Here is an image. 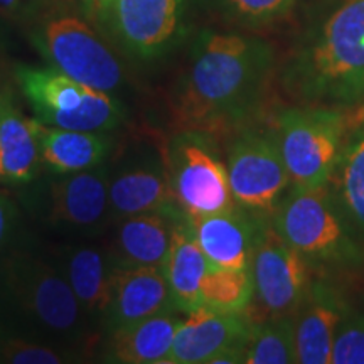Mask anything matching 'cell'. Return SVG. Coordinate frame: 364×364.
<instances>
[{
	"instance_id": "18",
	"label": "cell",
	"mask_w": 364,
	"mask_h": 364,
	"mask_svg": "<svg viewBox=\"0 0 364 364\" xmlns=\"http://www.w3.org/2000/svg\"><path fill=\"white\" fill-rule=\"evenodd\" d=\"M297 312L294 318L297 363L331 364L336 332L346 316L339 295L327 285H312Z\"/></svg>"
},
{
	"instance_id": "2",
	"label": "cell",
	"mask_w": 364,
	"mask_h": 364,
	"mask_svg": "<svg viewBox=\"0 0 364 364\" xmlns=\"http://www.w3.org/2000/svg\"><path fill=\"white\" fill-rule=\"evenodd\" d=\"M284 81L295 97L321 107L364 98V0H318Z\"/></svg>"
},
{
	"instance_id": "25",
	"label": "cell",
	"mask_w": 364,
	"mask_h": 364,
	"mask_svg": "<svg viewBox=\"0 0 364 364\" xmlns=\"http://www.w3.org/2000/svg\"><path fill=\"white\" fill-rule=\"evenodd\" d=\"M299 0H199L209 14L228 26L262 29L289 16Z\"/></svg>"
},
{
	"instance_id": "26",
	"label": "cell",
	"mask_w": 364,
	"mask_h": 364,
	"mask_svg": "<svg viewBox=\"0 0 364 364\" xmlns=\"http://www.w3.org/2000/svg\"><path fill=\"white\" fill-rule=\"evenodd\" d=\"M253 297L250 270H230L211 267L201 284V309L241 314Z\"/></svg>"
},
{
	"instance_id": "10",
	"label": "cell",
	"mask_w": 364,
	"mask_h": 364,
	"mask_svg": "<svg viewBox=\"0 0 364 364\" xmlns=\"http://www.w3.org/2000/svg\"><path fill=\"white\" fill-rule=\"evenodd\" d=\"M228 177L236 206L252 215L273 213L290 184L284 156L272 134H243L228 156Z\"/></svg>"
},
{
	"instance_id": "27",
	"label": "cell",
	"mask_w": 364,
	"mask_h": 364,
	"mask_svg": "<svg viewBox=\"0 0 364 364\" xmlns=\"http://www.w3.org/2000/svg\"><path fill=\"white\" fill-rule=\"evenodd\" d=\"M247 364H290L297 363L294 318H273L262 326H252L247 348Z\"/></svg>"
},
{
	"instance_id": "20",
	"label": "cell",
	"mask_w": 364,
	"mask_h": 364,
	"mask_svg": "<svg viewBox=\"0 0 364 364\" xmlns=\"http://www.w3.org/2000/svg\"><path fill=\"white\" fill-rule=\"evenodd\" d=\"M182 321L184 318L172 312H164L110 332L108 361L124 364L167 363Z\"/></svg>"
},
{
	"instance_id": "23",
	"label": "cell",
	"mask_w": 364,
	"mask_h": 364,
	"mask_svg": "<svg viewBox=\"0 0 364 364\" xmlns=\"http://www.w3.org/2000/svg\"><path fill=\"white\" fill-rule=\"evenodd\" d=\"M43 164L34 118L22 117L7 102L0 113V181L24 184L36 179Z\"/></svg>"
},
{
	"instance_id": "28",
	"label": "cell",
	"mask_w": 364,
	"mask_h": 364,
	"mask_svg": "<svg viewBox=\"0 0 364 364\" xmlns=\"http://www.w3.org/2000/svg\"><path fill=\"white\" fill-rule=\"evenodd\" d=\"M78 353L73 349L59 348L41 341L4 336L0 338V361L12 364H63L73 363Z\"/></svg>"
},
{
	"instance_id": "4",
	"label": "cell",
	"mask_w": 364,
	"mask_h": 364,
	"mask_svg": "<svg viewBox=\"0 0 364 364\" xmlns=\"http://www.w3.org/2000/svg\"><path fill=\"white\" fill-rule=\"evenodd\" d=\"M31 22V43L49 66L107 93L122 85L124 66L113 51V44L78 12L48 7Z\"/></svg>"
},
{
	"instance_id": "33",
	"label": "cell",
	"mask_w": 364,
	"mask_h": 364,
	"mask_svg": "<svg viewBox=\"0 0 364 364\" xmlns=\"http://www.w3.org/2000/svg\"><path fill=\"white\" fill-rule=\"evenodd\" d=\"M83 2H86V4H90V2H93V0H83Z\"/></svg>"
},
{
	"instance_id": "7",
	"label": "cell",
	"mask_w": 364,
	"mask_h": 364,
	"mask_svg": "<svg viewBox=\"0 0 364 364\" xmlns=\"http://www.w3.org/2000/svg\"><path fill=\"white\" fill-rule=\"evenodd\" d=\"M346 223L327 184L294 188L273 211L272 225L306 260L346 263L359 258Z\"/></svg>"
},
{
	"instance_id": "16",
	"label": "cell",
	"mask_w": 364,
	"mask_h": 364,
	"mask_svg": "<svg viewBox=\"0 0 364 364\" xmlns=\"http://www.w3.org/2000/svg\"><path fill=\"white\" fill-rule=\"evenodd\" d=\"M174 309L162 268H115L103 326L113 332L142 318L172 312Z\"/></svg>"
},
{
	"instance_id": "6",
	"label": "cell",
	"mask_w": 364,
	"mask_h": 364,
	"mask_svg": "<svg viewBox=\"0 0 364 364\" xmlns=\"http://www.w3.org/2000/svg\"><path fill=\"white\" fill-rule=\"evenodd\" d=\"M346 120L338 107L289 108L277 120V140L290 182L299 189L329 184L344 145Z\"/></svg>"
},
{
	"instance_id": "9",
	"label": "cell",
	"mask_w": 364,
	"mask_h": 364,
	"mask_svg": "<svg viewBox=\"0 0 364 364\" xmlns=\"http://www.w3.org/2000/svg\"><path fill=\"white\" fill-rule=\"evenodd\" d=\"M164 159L172 199L186 218L215 215L236 208L228 167L215 156L206 135L181 132Z\"/></svg>"
},
{
	"instance_id": "12",
	"label": "cell",
	"mask_w": 364,
	"mask_h": 364,
	"mask_svg": "<svg viewBox=\"0 0 364 364\" xmlns=\"http://www.w3.org/2000/svg\"><path fill=\"white\" fill-rule=\"evenodd\" d=\"M110 215V172L98 166L58 174L48 193V216L56 226L93 230Z\"/></svg>"
},
{
	"instance_id": "13",
	"label": "cell",
	"mask_w": 364,
	"mask_h": 364,
	"mask_svg": "<svg viewBox=\"0 0 364 364\" xmlns=\"http://www.w3.org/2000/svg\"><path fill=\"white\" fill-rule=\"evenodd\" d=\"M250 331L240 314L198 309L182 321L166 364H213L221 354L247 348Z\"/></svg>"
},
{
	"instance_id": "1",
	"label": "cell",
	"mask_w": 364,
	"mask_h": 364,
	"mask_svg": "<svg viewBox=\"0 0 364 364\" xmlns=\"http://www.w3.org/2000/svg\"><path fill=\"white\" fill-rule=\"evenodd\" d=\"M273 66L275 51L260 36L199 31L171 100L176 127L208 136L245 122L260 103Z\"/></svg>"
},
{
	"instance_id": "3",
	"label": "cell",
	"mask_w": 364,
	"mask_h": 364,
	"mask_svg": "<svg viewBox=\"0 0 364 364\" xmlns=\"http://www.w3.org/2000/svg\"><path fill=\"white\" fill-rule=\"evenodd\" d=\"M0 289L19 338L76 351L88 338V321L58 265L33 255L9 258Z\"/></svg>"
},
{
	"instance_id": "31",
	"label": "cell",
	"mask_w": 364,
	"mask_h": 364,
	"mask_svg": "<svg viewBox=\"0 0 364 364\" xmlns=\"http://www.w3.org/2000/svg\"><path fill=\"white\" fill-rule=\"evenodd\" d=\"M12 215H14V211H12L11 203H9L7 199L0 194V247H2V243L6 241L7 235H9V230H11Z\"/></svg>"
},
{
	"instance_id": "14",
	"label": "cell",
	"mask_w": 364,
	"mask_h": 364,
	"mask_svg": "<svg viewBox=\"0 0 364 364\" xmlns=\"http://www.w3.org/2000/svg\"><path fill=\"white\" fill-rule=\"evenodd\" d=\"M186 220L177 208L142 213L118 221L108 255L117 268H162L177 226Z\"/></svg>"
},
{
	"instance_id": "32",
	"label": "cell",
	"mask_w": 364,
	"mask_h": 364,
	"mask_svg": "<svg viewBox=\"0 0 364 364\" xmlns=\"http://www.w3.org/2000/svg\"><path fill=\"white\" fill-rule=\"evenodd\" d=\"M7 105V100L6 98H2L0 97V113H2V110H4V107H6Z\"/></svg>"
},
{
	"instance_id": "11",
	"label": "cell",
	"mask_w": 364,
	"mask_h": 364,
	"mask_svg": "<svg viewBox=\"0 0 364 364\" xmlns=\"http://www.w3.org/2000/svg\"><path fill=\"white\" fill-rule=\"evenodd\" d=\"M253 295L273 318L292 316L309 292L307 260L273 225H262L250 265Z\"/></svg>"
},
{
	"instance_id": "17",
	"label": "cell",
	"mask_w": 364,
	"mask_h": 364,
	"mask_svg": "<svg viewBox=\"0 0 364 364\" xmlns=\"http://www.w3.org/2000/svg\"><path fill=\"white\" fill-rule=\"evenodd\" d=\"M176 208L166 159H144L127 164L110 177V215L113 220Z\"/></svg>"
},
{
	"instance_id": "19",
	"label": "cell",
	"mask_w": 364,
	"mask_h": 364,
	"mask_svg": "<svg viewBox=\"0 0 364 364\" xmlns=\"http://www.w3.org/2000/svg\"><path fill=\"white\" fill-rule=\"evenodd\" d=\"M58 267L86 317L103 322L110 304L113 273L117 268L108 252L95 247L66 248Z\"/></svg>"
},
{
	"instance_id": "5",
	"label": "cell",
	"mask_w": 364,
	"mask_h": 364,
	"mask_svg": "<svg viewBox=\"0 0 364 364\" xmlns=\"http://www.w3.org/2000/svg\"><path fill=\"white\" fill-rule=\"evenodd\" d=\"M16 78L34 118L43 125L108 134L125 120L124 105L110 93L90 88L53 66L21 65Z\"/></svg>"
},
{
	"instance_id": "30",
	"label": "cell",
	"mask_w": 364,
	"mask_h": 364,
	"mask_svg": "<svg viewBox=\"0 0 364 364\" xmlns=\"http://www.w3.org/2000/svg\"><path fill=\"white\" fill-rule=\"evenodd\" d=\"M48 7L49 0H0V16L7 19L33 21Z\"/></svg>"
},
{
	"instance_id": "29",
	"label": "cell",
	"mask_w": 364,
	"mask_h": 364,
	"mask_svg": "<svg viewBox=\"0 0 364 364\" xmlns=\"http://www.w3.org/2000/svg\"><path fill=\"white\" fill-rule=\"evenodd\" d=\"M331 364H364V312L344 316L336 332Z\"/></svg>"
},
{
	"instance_id": "24",
	"label": "cell",
	"mask_w": 364,
	"mask_h": 364,
	"mask_svg": "<svg viewBox=\"0 0 364 364\" xmlns=\"http://www.w3.org/2000/svg\"><path fill=\"white\" fill-rule=\"evenodd\" d=\"M329 186L346 221L364 235V129L344 142Z\"/></svg>"
},
{
	"instance_id": "15",
	"label": "cell",
	"mask_w": 364,
	"mask_h": 364,
	"mask_svg": "<svg viewBox=\"0 0 364 364\" xmlns=\"http://www.w3.org/2000/svg\"><path fill=\"white\" fill-rule=\"evenodd\" d=\"M243 208L188 218L191 235L213 267L250 270L262 225Z\"/></svg>"
},
{
	"instance_id": "21",
	"label": "cell",
	"mask_w": 364,
	"mask_h": 364,
	"mask_svg": "<svg viewBox=\"0 0 364 364\" xmlns=\"http://www.w3.org/2000/svg\"><path fill=\"white\" fill-rule=\"evenodd\" d=\"M43 164L53 174H71L102 166L112 149L105 132L54 129L34 118Z\"/></svg>"
},
{
	"instance_id": "22",
	"label": "cell",
	"mask_w": 364,
	"mask_h": 364,
	"mask_svg": "<svg viewBox=\"0 0 364 364\" xmlns=\"http://www.w3.org/2000/svg\"><path fill=\"white\" fill-rule=\"evenodd\" d=\"M211 267L198 241L191 235L186 218L177 226L174 241L162 265L177 311L189 314L201 309V284Z\"/></svg>"
},
{
	"instance_id": "8",
	"label": "cell",
	"mask_w": 364,
	"mask_h": 364,
	"mask_svg": "<svg viewBox=\"0 0 364 364\" xmlns=\"http://www.w3.org/2000/svg\"><path fill=\"white\" fill-rule=\"evenodd\" d=\"M93 24L115 48L136 59H156L184 31L188 0H93Z\"/></svg>"
}]
</instances>
